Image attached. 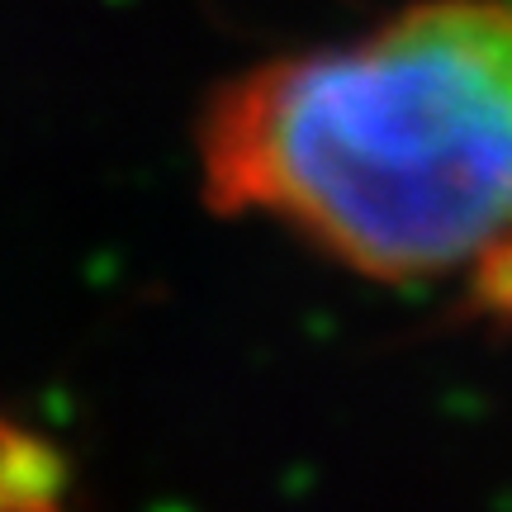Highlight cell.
<instances>
[{
	"label": "cell",
	"instance_id": "obj_1",
	"mask_svg": "<svg viewBox=\"0 0 512 512\" xmlns=\"http://www.w3.org/2000/svg\"><path fill=\"white\" fill-rule=\"evenodd\" d=\"M200 195L380 285H451L512 323V0H408L266 57L195 119Z\"/></svg>",
	"mask_w": 512,
	"mask_h": 512
},
{
	"label": "cell",
	"instance_id": "obj_2",
	"mask_svg": "<svg viewBox=\"0 0 512 512\" xmlns=\"http://www.w3.org/2000/svg\"><path fill=\"white\" fill-rule=\"evenodd\" d=\"M62 484L57 456L29 432L0 427V508L5 512H38L48 508L53 489Z\"/></svg>",
	"mask_w": 512,
	"mask_h": 512
}]
</instances>
